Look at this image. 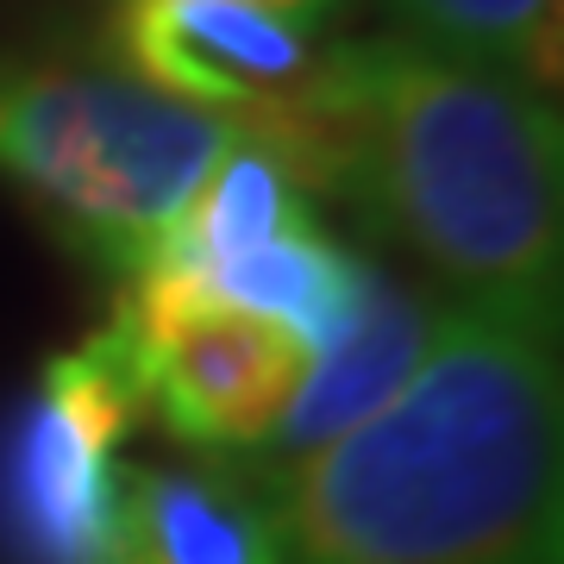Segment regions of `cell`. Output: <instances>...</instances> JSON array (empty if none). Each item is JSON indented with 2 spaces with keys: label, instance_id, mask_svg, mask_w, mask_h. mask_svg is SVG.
Masks as SVG:
<instances>
[{
  "label": "cell",
  "instance_id": "6da1fadb",
  "mask_svg": "<svg viewBox=\"0 0 564 564\" xmlns=\"http://www.w3.org/2000/svg\"><path fill=\"white\" fill-rule=\"evenodd\" d=\"M289 564H564V402L552 326L445 307L414 377L282 470Z\"/></svg>",
  "mask_w": 564,
  "mask_h": 564
},
{
  "label": "cell",
  "instance_id": "7a4b0ae2",
  "mask_svg": "<svg viewBox=\"0 0 564 564\" xmlns=\"http://www.w3.org/2000/svg\"><path fill=\"white\" fill-rule=\"evenodd\" d=\"M314 195L458 289V307L558 321L564 132L552 95L408 39H339L295 139Z\"/></svg>",
  "mask_w": 564,
  "mask_h": 564
},
{
  "label": "cell",
  "instance_id": "3957f363",
  "mask_svg": "<svg viewBox=\"0 0 564 564\" xmlns=\"http://www.w3.org/2000/svg\"><path fill=\"white\" fill-rule=\"evenodd\" d=\"M239 126L207 120L95 57H0V176L120 282L158 263Z\"/></svg>",
  "mask_w": 564,
  "mask_h": 564
},
{
  "label": "cell",
  "instance_id": "277c9868",
  "mask_svg": "<svg viewBox=\"0 0 564 564\" xmlns=\"http://www.w3.org/2000/svg\"><path fill=\"white\" fill-rule=\"evenodd\" d=\"M144 421L132 339L107 321L39 370L0 426V552L7 564H107L120 445Z\"/></svg>",
  "mask_w": 564,
  "mask_h": 564
},
{
  "label": "cell",
  "instance_id": "5b68a950",
  "mask_svg": "<svg viewBox=\"0 0 564 564\" xmlns=\"http://www.w3.org/2000/svg\"><path fill=\"white\" fill-rule=\"evenodd\" d=\"M333 44V25L282 13L270 0H113L101 57L207 120L295 139Z\"/></svg>",
  "mask_w": 564,
  "mask_h": 564
},
{
  "label": "cell",
  "instance_id": "8992f818",
  "mask_svg": "<svg viewBox=\"0 0 564 564\" xmlns=\"http://www.w3.org/2000/svg\"><path fill=\"white\" fill-rule=\"evenodd\" d=\"M113 326L132 339L144 414L182 452L251 458L307 377V345L239 307L182 295L163 276L120 282Z\"/></svg>",
  "mask_w": 564,
  "mask_h": 564
},
{
  "label": "cell",
  "instance_id": "52a82bcc",
  "mask_svg": "<svg viewBox=\"0 0 564 564\" xmlns=\"http://www.w3.org/2000/svg\"><path fill=\"white\" fill-rule=\"evenodd\" d=\"M107 564H289L263 484L239 458H126Z\"/></svg>",
  "mask_w": 564,
  "mask_h": 564
},
{
  "label": "cell",
  "instance_id": "ba28073f",
  "mask_svg": "<svg viewBox=\"0 0 564 564\" xmlns=\"http://www.w3.org/2000/svg\"><path fill=\"white\" fill-rule=\"evenodd\" d=\"M440 314L445 307H433L426 295L389 282L383 270H370L351 326H345L326 351L307 358V377H302V389H295L289 414H282L276 433L239 464L245 470H282V464L314 458L321 445H333V440H345L351 426H364L408 377H414V364H421Z\"/></svg>",
  "mask_w": 564,
  "mask_h": 564
},
{
  "label": "cell",
  "instance_id": "9c48e42d",
  "mask_svg": "<svg viewBox=\"0 0 564 564\" xmlns=\"http://www.w3.org/2000/svg\"><path fill=\"white\" fill-rule=\"evenodd\" d=\"M395 39L440 57L502 69L533 95L558 88V13L564 0H389Z\"/></svg>",
  "mask_w": 564,
  "mask_h": 564
},
{
  "label": "cell",
  "instance_id": "30bf717a",
  "mask_svg": "<svg viewBox=\"0 0 564 564\" xmlns=\"http://www.w3.org/2000/svg\"><path fill=\"white\" fill-rule=\"evenodd\" d=\"M270 7H282V13H302V20H321V25H333L351 7V0H270Z\"/></svg>",
  "mask_w": 564,
  "mask_h": 564
}]
</instances>
